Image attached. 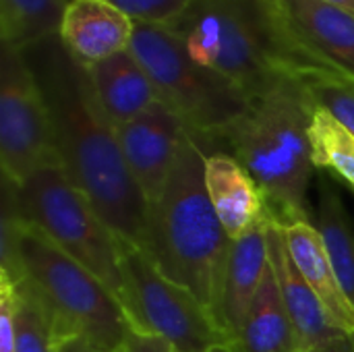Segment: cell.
<instances>
[{
	"mask_svg": "<svg viewBox=\"0 0 354 352\" xmlns=\"http://www.w3.org/2000/svg\"><path fill=\"white\" fill-rule=\"evenodd\" d=\"M23 54L41 89L62 170L120 241L143 249L149 203L124 162L116 127L102 110L87 68L58 35Z\"/></svg>",
	"mask_w": 354,
	"mask_h": 352,
	"instance_id": "6da1fadb",
	"label": "cell"
},
{
	"mask_svg": "<svg viewBox=\"0 0 354 352\" xmlns=\"http://www.w3.org/2000/svg\"><path fill=\"white\" fill-rule=\"evenodd\" d=\"M315 104L299 75L251 98L222 143L257 180L270 218L280 226L313 222L311 118Z\"/></svg>",
	"mask_w": 354,
	"mask_h": 352,
	"instance_id": "7a4b0ae2",
	"label": "cell"
},
{
	"mask_svg": "<svg viewBox=\"0 0 354 352\" xmlns=\"http://www.w3.org/2000/svg\"><path fill=\"white\" fill-rule=\"evenodd\" d=\"M168 27L197 62L230 79L249 98L288 75L332 71L301 46L278 0H197Z\"/></svg>",
	"mask_w": 354,
	"mask_h": 352,
	"instance_id": "3957f363",
	"label": "cell"
},
{
	"mask_svg": "<svg viewBox=\"0 0 354 352\" xmlns=\"http://www.w3.org/2000/svg\"><path fill=\"white\" fill-rule=\"evenodd\" d=\"M205 156L199 139L187 131L164 191L149 205L143 249L166 278L191 290L220 322L232 241L207 195Z\"/></svg>",
	"mask_w": 354,
	"mask_h": 352,
	"instance_id": "277c9868",
	"label": "cell"
},
{
	"mask_svg": "<svg viewBox=\"0 0 354 352\" xmlns=\"http://www.w3.org/2000/svg\"><path fill=\"white\" fill-rule=\"evenodd\" d=\"M0 270L15 280L27 278L39 290L58 322V334H83L104 352L127 346L133 330L114 290L37 228L25 224L6 193Z\"/></svg>",
	"mask_w": 354,
	"mask_h": 352,
	"instance_id": "5b68a950",
	"label": "cell"
},
{
	"mask_svg": "<svg viewBox=\"0 0 354 352\" xmlns=\"http://www.w3.org/2000/svg\"><path fill=\"white\" fill-rule=\"evenodd\" d=\"M129 50L147 71L160 102L170 106L203 149L222 143L251 98L224 75L197 62L183 37L164 25L137 23Z\"/></svg>",
	"mask_w": 354,
	"mask_h": 352,
	"instance_id": "8992f818",
	"label": "cell"
},
{
	"mask_svg": "<svg viewBox=\"0 0 354 352\" xmlns=\"http://www.w3.org/2000/svg\"><path fill=\"white\" fill-rule=\"evenodd\" d=\"M4 193L25 224L93 272L122 301L120 239L60 166L41 168L21 185L6 180Z\"/></svg>",
	"mask_w": 354,
	"mask_h": 352,
	"instance_id": "52a82bcc",
	"label": "cell"
},
{
	"mask_svg": "<svg viewBox=\"0 0 354 352\" xmlns=\"http://www.w3.org/2000/svg\"><path fill=\"white\" fill-rule=\"evenodd\" d=\"M122 307L133 332L158 336L172 352L230 344L216 315L185 286L166 278L145 249L120 241Z\"/></svg>",
	"mask_w": 354,
	"mask_h": 352,
	"instance_id": "ba28073f",
	"label": "cell"
},
{
	"mask_svg": "<svg viewBox=\"0 0 354 352\" xmlns=\"http://www.w3.org/2000/svg\"><path fill=\"white\" fill-rule=\"evenodd\" d=\"M0 164L4 180L12 185L60 166L37 79L23 50L6 44H0Z\"/></svg>",
	"mask_w": 354,
	"mask_h": 352,
	"instance_id": "9c48e42d",
	"label": "cell"
},
{
	"mask_svg": "<svg viewBox=\"0 0 354 352\" xmlns=\"http://www.w3.org/2000/svg\"><path fill=\"white\" fill-rule=\"evenodd\" d=\"M187 131L185 120L160 100L116 127L124 162L149 205L162 195Z\"/></svg>",
	"mask_w": 354,
	"mask_h": 352,
	"instance_id": "30bf717a",
	"label": "cell"
},
{
	"mask_svg": "<svg viewBox=\"0 0 354 352\" xmlns=\"http://www.w3.org/2000/svg\"><path fill=\"white\" fill-rule=\"evenodd\" d=\"M133 33L135 21L112 0H68L58 37L77 62L91 66L129 50Z\"/></svg>",
	"mask_w": 354,
	"mask_h": 352,
	"instance_id": "8fae6325",
	"label": "cell"
},
{
	"mask_svg": "<svg viewBox=\"0 0 354 352\" xmlns=\"http://www.w3.org/2000/svg\"><path fill=\"white\" fill-rule=\"evenodd\" d=\"M301 41L324 66L354 77V15L322 0H278Z\"/></svg>",
	"mask_w": 354,
	"mask_h": 352,
	"instance_id": "7c38bea8",
	"label": "cell"
},
{
	"mask_svg": "<svg viewBox=\"0 0 354 352\" xmlns=\"http://www.w3.org/2000/svg\"><path fill=\"white\" fill-rule=\"evenodd\" d=\"M268 249H270V266L274 270L282 301L286 305L290 324L295 328L299 352H311L315 346L342 336L340 332L328 317L322 301L313 293V288L307 284L303 278L301 270L297 268L284 228L272 220L270 232H268Z\"/></svg>",
	"mask_w": 354,
	"mask_h": 352,
	"instance_id": "4fadbf2b",
	"label": "cell"
},
{
	"mask_svg": "<svg viewBox=\"0 0 354 352\" xmlns=\"http://www.w3.org/2000/svg\"><path fill=\"white\" fill-rule=\"evenodd\" d=\"M205 187L230 241L241 239L268 216L257 180L230 151L205 156Z\"/></svg>",
	"mask_w": 354,
	"mask_h": 352,
	"instance_id": "5bb4252c",
	"label": "cell"
},
{
	"mask_svg": "<svg viewBox=\"0 0 354 352\" xmlns=\"http://www.w3.org/2000/svg\"><path fill=\"white\" fill-rule=\"evenodd\" d=\"M272 218L270 214L257 222L247 234L232 241L224 286H222V303H220V324L232 342L261 288L270 266V249H268V232Z\"/></svg>",
	"mask_w": 354,
	"mask_h": 352,
	"instance_id": "9a60e30c",
	"label": "cell"
},
{
	"mask_svg": "<svg viewBox=\"0 0 354 352\" xmlns=\"http://www.w3.org/2000/svg\"><path fill=\"white\" fill-rule=\"evenodd\" d=\"M85 68L95 98L114 127L137 118L160 100L147 71L131 50Z\"/></svg>",
	"mask_w": 354,
	"mask_h": 352,
	"instance_id": "2e32d148",
	"label": "cell"
},
{
	"mask_svg": "<svg viewBox=\"0 0 354 352\" xmlns=\"http://www.w3.org/2000/svg\"><path fill=\"white\" fill-rule=\"evenodd\" d=\"M282 228L297 268L322 301L330 322L340 332L354 334V307L338 282L319 230L313 222H297Z\"/></svg>",
	"mask_w": 354,
	"mask_h": 352,
	"instance_id": "e0dca14e",
	"label": "cell"
},
{
	"mask_svg": "<svg viewBox=\"0 0 354 352\" xmlns=\"http://www.w3.org/2000/svg\"><path fill=\"white\" fill-rule=\"evenodd\" d=\"M313 226L319 230L338 282L354 307V212L326 172L317 174Z\"/></svg>",
	"mask_w": 354,
	"mask_h": 352,
	"instance_id": "ac0fdd59",
	"label": "cell"
},
{
	"mask_svg": "<svg viewBox=\"0 0 354 352\" xmlns=\"http://www.w3.org/2000/svg\"><path fill=\"white\" fill-rule=\"evenodd\" d=\"M230 349L234 352H299L295 328L272 266H268L261 288Z\"/></svg>",
	"mask_w": 354,
	"mask_h": 352,
	"instance_id": "d6986e66",
	"label": "cell"
},
{
	"mask_svg": "<svg viewBox=\"0 0 354 352\" xmlns=\"http://www.w3.org/2000/svg\"><path fill=\"white\" fill-rule=\"evenodd\" d=\"M68 0H0V44L27 50L60 33Z\"/></svg>",
	"mask_w": 354,
	"mask_h": 352,
	"instance_id": "ffe728a7",
	"label": "cell"
},
{
	"mask_svg": "<svg viewBox=\"0 0 354 352\" xmlns=\"http://www.w3.org/2000/svg\"><path fill=\"white\" fill-rule=\"evenodd\" d=\"M12 352H52L58 336V322L39 290L23 276L15 280L12 288Z\"/></svg>",
	"mask_w": 354,
	"mask_h": 352,
	"instance_id": "44dd1931",
	"label": "cell"
},
{
	"mask_svg": "<svg viewBox=\"0 0 354 352\" xmlns=\"http://www.w3.org/2000/svg\"><path fill=\"white\" fill-rule=\"evenodd\" d=\"M311 160L317 172H334L354 191V135L322 108L311 118Z\"/></svg>",
	"mask_w": 354,
	"mask_h": 352,
	"instance_id": "7402d4cb",
	"label": "cell"
},
{
	"mask_svg": "<svg viewBox=\"0 0 354 352\" xmlns=\"http://www.w3.org/2000/svg\"><path fill=\"white\" fill-rule=\"evenodd\" d=\"M301 79L315 108L332 114L354 135V77L338 71H311Z\"/></svg>",
	"mask_w": 354,
	"mask_h": 352,
	"instance_id": "603a6c76",
	"label": "cell"
},
{
	"mask_svg": "<svg viewBox=\"0 0 354 352\" xmlns=\"http://www.w3.org/2000/svg\"><path fill=\"white\" fill-rule=\"evenodd\" d=\"M137 23L151 25H172L183 17L197 0H112Z\"/></svg>",
	"mask_w": 354,
	"mask_h": 352,
	"instance_id": "cb8c5ba5",
	"label": "cell"
},
{
	"mask_svg": "<svg viewBox=\"0 0 354 352\" xmlns=\"http://www.w3.org/2000/svg\"><path fill=\"white\" fill-rule=\"evenodd\" d=\"M12 288L15 280L0 270V352L15 351V322H12Z\"/></svg>",
	"mask_w": 354,
	"mask_h": 352,
	"instance_id": "d4e9b609",
	"label": "cell"
},
{
	"mask_svg": "<svg viewBox=\"0 0 354 352\" xmlns=\"http://www.w3.org/2000/svg\"><path fill=\"white\" fill-rule=\"evenodd\" d=\"M52 352H104L93 340L77 332H62L56 336Z\"/></svg>",
	"mask_w": 354,
	"mask_h": 352,
	"instance_id": "484cf974",
	"label": "cell"
},
{
	"mask_svg": "<svg viewBox=\"0 0 354 352\" xmlns=\"http://www.w3.org/2000/svg\"><path fill=\"white\" fill-rule=\"evenodd\" d=\"M127 351L129 352H172L170 346L160 340L158 336H149V334H139V332H131L129 342H127Z\"/></svg>",
	"mask_w": 354,
	"mask_h": 352,
	"instance_id": "4316f807",
	"label": "cell"
},
{
	"mask_svg": "<svg viewBox=\"0 0 354 352\" xmlns=\"http://www.w3.org/2000/svg\"><path fill=\"white\" fill-rule=\"evenodd\" d=\"M311 352H354V334L336 336V338L315 346Z\"/></svg>",
	"mask_w": 354,
	"mask_h": 352,
	"instance_id": "83f0119b",
	"label": "cell"
},
{
	"mask_svg": "<svg viewBox=\"0 0 354 352\" xmlns=\"http://www.w3.org/2000/svg\"><path fill=\"white\" fill-rule=\"evenodd\" d=\"M322 2H328V4H334L342 10H348L351 15H354V0H322Z\"/></svg>",
	"mask_w": 354,
	"mask_h": 352,
	"instance_id": "f1b7e54d",
	"label": "cell"
},
{
	"mask_svg": "<svg viewBox=\"0 0 354 352\" xmlns=\"http://www.w3.org/2000/svg\"><path fill=\"white\" fill-rule=\"evenodd\" d=\"M207 352H234L230 349V344H224V346H216V349H212V351Z\"/></svg>",
	"mask_w": 354,
	"mask_h": 352,
	"instance_id": "f546056e",
	"label": "cell"
},
{
	"mask_svg": "<svg viewBox=\"0 0 354 352\" xmlns=\"http://www.w3.org/2000/svg\"><path fill=\"white\" fill-rule=\"evenodd\" d=\"M118 352H129V351H127V346H124V349H120V351H118Z\"/></svg>",
	"mask_w": 354,
	"mask_h": 352,
	"instance_id": "4dcf8cb0",
	"label": "cell"
}]
</instances>
